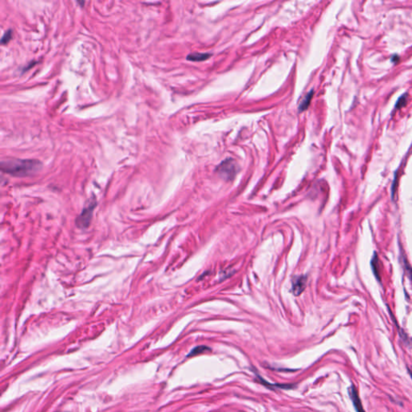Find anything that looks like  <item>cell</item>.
<instances>
[{
    "label": "cell",
    "instance_id": "obj_1",
    "mask_svg": "<svg viewBox=\"0 0 412 412\" xmlns=\"http://www.w3.org/2000/svg\"><path fill=\"white\" fill-rule=\"evenodd\" d=\"M41 167L37 160H4L1 164L2 170L7 173L16 176H26L37 172Z\"/></svg>",
    "mask_w": 412,
    "mask_h": 412
},
{
    "label": "cell",
    "instance_id": "obj_2",
    "mask_svg": "<svg viewBox=\"0 0 412 412\" xmlns=\"http://www.w3.org/2000/svg\"><path fill=\"white\" fill-rule=\"evenodd\" d=\"M217 172L226 178V180H232L236 174V165L233 160H226L218 166Z\"/></svg>",
    "mask_w": 412,
    "mask_h": 412
},
{
    "label": "cell",
    "instance_id": "obj_3",
    "mask_svg": "<svg viewBox=\"0 0 412 412\" xmlns=\"http://www.w3.org/2000/svg\"><path fill=\"white\" fill-rule=\"evenodd\" d=\"M95 202L90 203L86 208H84L82 213L80 214L77 219V225L81 228H86L90 224V219L92 217L93 211L95 207Z\"/></svg>",
    "mask_w": 412,
    "mask_h": 412
},
{
    "label": "cell",
    "instance_id": "obj_4",
    "mask_svg": "<svg viewBox=\"0 0 412 412\" xmlns=\"http://www.w3.org/2000/svg\"><path fill=\"white\" fill-rule=\"evenodd\" d=\"M306 282H307V277L305 275H301V276L296 277L294 278L292 280V292L294 295L299 296L301 295V292L305 290L306 287Z\"/></svg>",
    "mask_w": 412,
    "mask_h": 412
},
{
    "label": "cell",
    "instance_id": "obj_5",
    "mask_svg": "<svg viewBox=\"0 0 412 412\" xmlns=\"http://www.w3.org/2000/svg\"><path fill=\"white\" fill-rule=\"evenodd\" d=\"M349 395L350 397L351 400L353 402V406L355 408L357 412H365L363 407H362V402L360 400L359 395L357 393V389L355 386H351L349 388Z\"/></svg>",
    "mask_w": 412,
    "mask_h": 412
},
{
    "label": "cell",
    "instance_id": "obj_6",
    "mask_svg": "<svg viewBox=\"0 0 412 412\" xmlns=\"http://www.w3.org/2000/svg\"><path fill=\"white\" fill-rule=\"evenodd\" d=\"M210 57L211 54L209 53H191L187 57V60L191 62H202V61L208 59Z\"/></svg>",
    "mask_w": 412,
    "mask_h": 412
},
{
    "label": "cell",
    "instance_id": "obj_7",
    "mask_svg": "<svg viewBox=\"0 0 412 412\" xmlns=\"http://www.w3.org/2000/svg\"><path fill=\"white\" fill-rule=\"evenodd\" d=\"M314 91L313 90H311L310 92L305 97V99H303L302 102H301V105L299 106V110L300 111L302 112L304 110H307L308 107H309V104L311 103V99H312V96H313Z\"/></svg>",
    "mask_w": 412,
    "mask_h": 412
},
{
    "label": "cell",
    "instance_id": "obj_8",
    "mask_svg": "<svg viewBox=\"0 0 412 412\" xmlns=\"http://www.w3.org/2000/svg\"><path fill=\"white\" fill-rule=\"evenodd\" d=\"M211 349L207 346H204V345H202V346H198L194 348L193 350L191 351L190 353H189V355L188 357H193V356H197L199 355L201 353H207V352H210Z\"/></svg>",
    "mask_w": 412,
    "mask_h": 412
},
{
    "label": "cell",
    "instance_id": "obj_9",
    "mask_svg": "<svg viewBox=\"0 0 412 412\" xmlns=\"http://www.w3.org/2000/svg\"><path fill=\"white\" fill-rule=\"evenodd\" d=\"M407 99H408V97L406 96V95L402 96L401 98L398 100V102H397L396 105H395V109H400V108L403 107L404 105H405L406 103H407Z\"/></svg>",
    "mask_w": 412,
    "mask_h": 412
},
{
    "label": "cell",
    "instance_id": "obj_10",
    "mask_svg": "<svg viewBox=\"0 0 412 412\" xmlns=\"http://www.w3.org/2000/svg\"><path fill=\"white\" fill-rule=\"evenodd\" d=\"M11 36H12V33H11V30L6 32V33H4V35H3V36L2 37V40H1V43H2V44H7L9 40H11Z\"/></svg>",
    "mask_w": 412,
    "mask_h": 412
},
{
    "label": "cell",
    "instance_id": "obj_11",
    "mask_svg": "<svg viewBox=\"0 0 412 412\" xmlns=\"http://www.w3.org/2000/svg\"><path fill=\"white\" fill-rule=\"evenodd\" d=\"M408 371H409V374H410L411 377L412 378V368H408Z\"/></svg>",
    "mask_w": 412,
    "mask_h": 412
}]
</instances>
